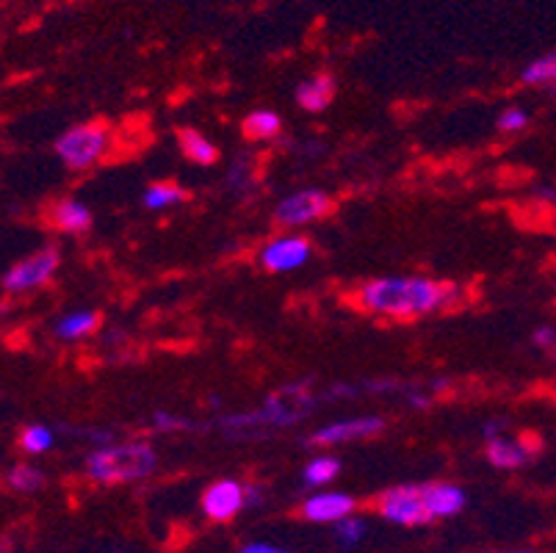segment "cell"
<instances>
[{"mask_svg":"<svg viewBox=\"0 0 556 553\" xmlns=\"http://www.w3.org/2000/svg\"><path fill=\"white\" fill-rule=\"evenodd\" d=\"M336 98V78L332 75H316L296 86V103L305 111H325Z\"/></svg>","mask_w":556,"mask_h":553,"instance_id":"obj_14","label":"cell"},{"mask_svg":"<svg viewBox=\"0 0 556 553\" xmlns=\"http://www.w3.org/2000/svg\"><path fill=\"white\" fill-rule=\"evenodd\" d=\"M111 553H125V551H111Z\"/></svg>","mask_w":556,"mask_h":553,"instance_id":"obj_31","label":"cell"},{"mask_svg":"<svg viewBox=\"0 0 556 553\" xmlns=\"http://www.w3.org/2000/svg\"><path fill=\"white\" fill-rule=\"evenodd\" d=\"M554 91H556V86H554Z\"/></svg>","mask_w":556,"mask_h":553,"instance_id":"obj_32","label":"cell"},{"mask_svg":"<svg viewBox=\"0 0 556 553\" xmlns=\"http://www.w3.org/2000/svg\"><path fill=\"white\" fill-rule=\"evenodd\" d=\"M62 263V255L55 247H45V250L34 252L25 261L14 263L7 274H3V291L7 293H25L34 291V288L45 286L55 274Z\"/></svg>","mask_w":556,"mask_h":553,"instance_id":"obj_6","label":"cell"},{"mask_svg":"<svg viewBox=\"0 0 556 553\" xmlns=\"http://www.w3.org/2000/svg\"><path fill=\"white\" fill-rule=\"evenodd\" d=\"M311 404L313 395L307 393L305 385H288V388L271 393L261 410L247 415H230L222 420V426L232 435H244L247 429H255V426H294L296 420L305 418Z\"/></svg>","mask_w":556,"mask_h":553,"instance_id":"obj_3","label":"cell"},{"mask_svg":"<svg viewBox=\"0 0 556 553\" xmlns=\"http://www.w3.org/2000/svg\"><path fill=\"white\" fill-rule=\"evenodd\" d=\"M357 501L346 493H316L302 504V517L307 524H341L355 515Z\"/></svg>","mask_w":556,"mask_h":553,"instance_id":"obj_11","label":"cell"},{"mask_svg":"<svg viewBox=\"0 0 556 553\" xmlns=\"http://www.w3.org/2000/svg\"><path fill=\"white\" fill-rule=\"evenodd\" d=\"M280 116L275 114V111H252L250 116L244 120V125H241V130H244L247 139L252 141H266V139H275L277 134H280Z\"/></svg>","mask_w":556,"mask_h":553,"instance_id":"obj_17","label":"cell"},{"mask_svg":"<svg viewBox=\"0 0 556 553\" xmlns=\"http://www.w3.org/2000/svg\"><path fill=\"white\" fill-rule=\"evenodd\" d=\"M386 429V420L377 418V415H368V418H352V420H336L330 426H321L311 435L313 445H338L349 443V440H363L374 438Z\"/></svg>","mask_w":556,"mask_h":553,"instance_id":"obj_10","label":"cell"},{"mask_svg":"<svg viewBox=\"0 0 556 553\" xmlns=\"http://www.w3.org/2000/svg\"><path fill=\"white\" fill-rule=\"evenodd\" d=\"M244 506V485H239V481L232 479L216 481V485H211L208 490H205V495H202V512H205V517L214 520V524H227V520H232Z\"/></svg>","mask_w":556,"mask_h":553,"instance_id":"obj_8","label":"cell"},{"mask_svg":"<svg viewBox=\"0 0 556 553\" xmlns=\"http://www.w3.org/2000/svg\"><path fill=\"white\" fill-rule=\"evenodd\" d=\"M341 474V463H338L336 456H316L311 463L305 465V481L313 487H321V485H330L336 476Z\"/></svg>","mask_w":556,"mask_h":553,"instance_id":"obj_21","label":"cell"},{"mask_svg":"<svg viewBox=\"0 0 556 553\" xmlns=\"http://www.w3.org/2000/svg\"><path fill=\"white\" fill-rule=\"evenodd\" d=\"M459 297L454 282L427 280V277H382L357 291L363 311L391 318H416L441 311Z\"/></svg>","mask_w":556,"mask_h":553,"instance_id":"obj_1","label":"cell"},{"mask_svg":"<svg viewBox=\"0 0 556 553\" xmlns=\"http://www.w3.org/2000/svg\"><path fill=\"white\" fill-rule=\"evenodd\" d=\"M520 80H523L526 86H551V89H554L556 86V50L540 55V59H534L532 64H526L523 73H520Z\"/></svg>","mask_w":556,"mask_h":553,"instance_id":"obj_19","label":"cell"},{"mask_svg":"<svg viewBox=\"0 0 556 553\" xmlns=\"http://www.w3.org/2000/svg\"><path fill=\"white\" fill-rule=\"evenodd\" d=\"M105 147H109V122H86V125H75L62 139L55 141V152L59 159L70 166L73 172L89 169L103 159Z\"/></svg>","mask_w":556,"mask_h":553,"instance_id":"obj_4","label":"cell"},{"mask_svg":"<svg viewBox=\"0 0 556 553\" xmlns=\"http://www.w3.org/2000/svg\"><path fill=\"white\" fill-rule=\"evenodd\" d=\"M153 426L159 429V432H175V429H194V424L186 418H178V415L172 413H155L153 415Z\"/></svg>","mask_w":556,"mask_h":553,"instance_id":"obj_26","label":"cell"},{"mask_svg":"<svg viewBox=\"0 0 556 553\" xmlns=\"http://www.w3.org/2000/svg\"><path fill=\"white\" fill-rule=\"evenodd\" d=\"M178 139H180V147H184L186 159L194 161L197 166H214L216 161H219V150H216V144H211L200 130L184 128L178 134Z\"/></svg>","mask_w":556,"mask_h":553,"instance_id":"obj_16","label":"cell"},{"mask_svg":"<svg viewBox=\"0 0 556 553\" xmlns=\"http://www.w3.org/2000/svg\"><path fill=\"white\" fill-rule=\"evenodd\" d=\"M184 200H186V191L180 189L178 183H172V180L153 183V186H148V191H144V205H148L150 211H161V208L178 205V202Z\"/></svg>","mask_w":556,"mask_h":553,"instance_id":"obj_20","label":"cell"},{"mask_svg":"<svg viewBox=\"0 0 556 553\" xmlns=\"http://www.w3.org/2000/svg\"><path fill=\"white\" fill-rule=\"evenodd\" d=\"M50 225L62 232H86L92 227V211L78 200H62L50 211Z\"/></svg>","mask_w":556,"mask_h":553,"instance_id":"obj_13","label":"cell"},{"mask_svg":"<svg viewBox=\"0 0 556 553\" xmlns=\"http://www.w3.org/2000/svg\"><path fill=\"white\" fill-rule=\"evenodd\" d=\"M7 481H9V487H12V490H17V493H37L39 487L45 485V474H42V470L34 468V465L20 463V465H14L12 470H9Z\"/></svg>","mask_w":556,"mask_h":553,"instance_id":"obj_22","label":"cell"},{"mask_svg":"<svg viewBox=\"0 0 556 553\" xmlns=\"http://www.w3.org/2000/svg\"><path fill=\"white\" fill-rule=\"evenodd\" d=\"M100 324V316L92 311H80L73 313V316H64L55 327V335L64 338V341H78V338H86L89 332H94Z\"/></svg>","mask_w":556,"mask_h":553,"instance_id":"obj_18","label":"cell"},{"mask_svg":"<svg viewBox=\"0 0 556 553\" xmlns=\"http://www.w3.org/2000/svg\"><path fill=\"white\" fill-rule=\"evenodd\" d=\"M241 553H291V551H286V548L269 545V542H250V545L241 548Z\"/></svg>","mask_w":556,"mask_h":553,"instance_id":"obj_28","label":"cell"},{"mask_svg":"<svg viewBox=\"0 0 556 553\" xmlns=\"http://www.w3.org/2000/svg\"><path fill=\"white\" fill-rule=\"evenodd\" d=\"M377 510L386 520H391L396 526H407V529L432 524L427 499H424V485L391 487L388 493L379 495Z\"/></svg>","mask_w":556,"mask_h":553,"instance_id":"obj_5","label":"cell"},{"mask_svg":"<svg viewBox=\"0 0 556 553\" xmlns=\"http://www.w3.org/2000/svg\"><path fill=\"white\" fill-rule=\"evenodd\" d=\"M50 445H53V432H50L48 426L34 424L28 429H23V435H20V449L28 451V454H42Z\"/></svg>","mask_w":556,"mask_h":553,"instance_id":"obj_24","label":"cell"},{"mask_svg":"<svg viewBox=\"0 0 556 553\" xmlns=\"http://www.w3.org/2000/svg\"><path fill=\"white\" fill-rule=\"evenodd\" d=\"M534 347L554 349L556 347V329L554 327H540L538 332H534Z\"/></svg>","mask_w":556,"mask_h":553,"instance_id":"obj_27","label":"cell"},{"mask_svg":"<svg viewBox=\"0 0 556 553\" xmlns=\"http://www.w3.org/2000/svg\"><path fill=\"white\" fill-rule=\"evenodd\" d=\"M313 247L305 236H286L271 241L266 250L261 252L263 268L269 272H294V268L305 266L307 257H311Z\"/></svg>","mask_w":556,"mask_h":553,"instance_id":"obj_9","label":"cell"},{"mask_svg":"<svg viewBox=\"0 0 556 553\" xmlns=\"http://www.w3.org/2000/svg\"><path fill=\"white\" fill-rule=\"evenodd\" d=\"M529 456H532V451L526 449V438L518 440V443L507 438L488 440V460L495 465V468H504V470L520 468L523 463H529Z\"/></svg>","mask_w":556,"mask_h":553,"instance_id":"obj_15","label":"cell"},{"mask_svg":"<svg viewBox=\"0 0 556 553\" xmlns=\"http://www.w3.org/2000/svg\"><path fill=\"white\" fill-rule=\"evenodd\" d=\"M155 470V451L148 443L105 445L86 460V476L100 485H125Z\"/></svg>","mask_w":556,"mask_h":553,"instance_id":"obj_2","label":"cell"},{"mask_svg":"<svg viewBox=\"0 0 556 553\" xmlns=\"http://www.w3.org/2000/svg\"><path fill=\"white\" fill-rule=\"evenodd\" d=\"M368 526L363 517H346V520H341V524L332 526V535H336L338 545L341 548H357L363 542V537H366Z\"/></svg>","mask_w":556,"mask_h":553,"instance_id":"obj_23","label":"cell"},{"mask_svg":"<svg viewBox=\"0 0 556 553\" xmlns=\"http://www.w3.org/2000/svg\"><path fill=\"white\" fill-rule=\"evenodd\" d=\"M424 499H427L432 520H443V517H452L457 512H463L465 490L446 485V481H438V485H424Z\"/></svg>","mask_w":556,"mask_h":553,"instance_id":"obj_12","label":"cell"},{"mask_svg":"<svg viewBox=\"0 0 556 553\" xmlns=\"http://www.w3.org/2000/svg\"><path fill=\"white\" fill-rule=\"evenodd\" d=\"M526 125H529V114L523 109H507L498 116V130H504V134H518Z\"/></svg>","mask_w":556,"mask_h":553,"instance_id":"obj_25","label":"cell"},{"mask_svg":"<svg viewBox=\"0 0 556 553\" xmlns=\"http://www.w3.org/2000/svg\"><path fill=\"white\" fill-rule=\"evenodd\" d=\"M332 211L330 194L318 189L300 191V194H291L275 208V222L282 227H302L311 225L316 219H325L327 213Z\"/></svg>","mask_w":556,"mask_h":553,"instance_id":"obj_7","label":"cell"},{"mask_svg":"<svg viewBox=\"0 0 556 553\" xmlns=\"http://www.w3.org/2000/svg\"><path fill=\"white\" fill-rule=\"evenodd\" d=\"M548 200H551V202H554V205H556V186H554V189H551V191H548Z\"/></svg>","mask_w":556,"mask_h":553,"instance_id":"obj_30","label":"cell"},{"mask_svg":"<svg viewBox=\"0 0 556 553\" xmlns=\"http://www.w3.org/2000/svg\"><path fill=\"white\" fill-rule=\"evenodd\" d=\"M471 553H534L532 548H509V551H471Z\"/></svg>","mask_w":556,"mask_h":553,"instance_id":"obj_29","label":"cell"}]
</instances>
